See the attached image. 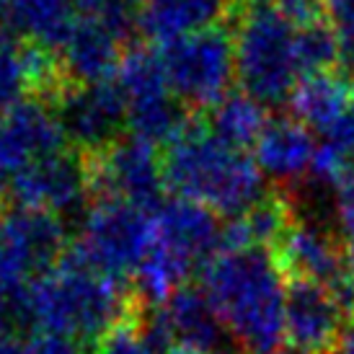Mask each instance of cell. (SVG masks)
Here are the masks:
<instances>
[{
  "label": "cell",
  "instance_id": "1",
  "mask_svg": "<svg viewBox=\"0 0 354 354\" xmlns=\"http://www.w3.org/2000/svg\"><path fill=\"white\" fill-rule=\"evenodd\" d=\"M199 290L246 354H272L285 339L287 279L266 248L217 251L199 272Z\"/></svg>",
  "mask_w": 354,
  "mask_h": 354
},
{
  "label": "cell",
  "instance_id": "2",
  "mask_svg": "<svg viewBox=\"0 0 354 354\" xmlns=\"http://www.w3.org/2000/svg\"><path fill=\"white\" fill-rule=\"evenodd\" d=\"M16 310L21 324L78 344H99L117 326L135 318L122 282L83 261L75 251L37 277L16 300Z\"/></svg>",
  "mask_w": 354,
  "mask_h": 354
},
{
  "label": "cell",
  "instance_id": "3",
  "mask_svg": "<svg viewBox=\"0 0 354 354\" xmlns=\"http://www.w3.org/2000/svg\"><path fill=\"white\" fill-rule=\"evenodd\" d=\"M163 171L166 187L176 197L199 202L227 220L248 212L266 194L254 156L227 145L202 122L187 124L168 142Z\"/></svg>",
  "mask_w": 354,
  "mask_h": 354
},
{
  "label": "cell",
  "instance_id": "4",
  "mask_svg": "<svg viewBox=\"0 0 354 354\" xmlns=\"http://www.w3.org/2000/svg\"><path fill=\"white\" fill-rule=\"evenodd\" d=\"M220 215L209 207L184 197L160 202L153 209V246L132 274L138 295L163 305L194 269H202L220 251Z\"/></svg>",
  "mask_w": 354,
  "mask_h": 354
},
{
  "label": "cell",
  "instance_id": "5",
  "mask_svg": "<svg viewBox=\"0 0 354 354\" xmlns=\"http://www.w3.org/2000/svg\"><path fill=\"white\" fill-rule=\"evenodd\" d=\"M295 37L297 26L279 10L277 0H238L233 47L241 91L264 106L290 101L303 78Z\"/></svg>",
  "mask_w": 354,
  "mask_h": 354
},
{
  "label": "cell",
  "instance_id": "6",
  "mask_svg": "<svg viewBox=\"0 0 354 354\" xmlns=\"http://www.w3.org/2000/svg\"><path fill=\"white\" fill-rule=\"evenodd\" d=\"M114 83L124 101L132 138L158 148L168 145L189 124L187 106L174 96L168 86L160 52L148 47L127 50L119 62Z\"/></svg>",
  "mask_w": 354,
  "mask_h": 354
},
{
  "label": "cell",
  "instance_id": "7",
  "mask_svg": "<svg viewBox=\"0 0 354 354\" xmlns=\"http://www.w3.org/2000/svg\"><path fill=\"white\" fill-rule=\"evenodd\" d=\"M153 246V209L101 197L83 215L75 254L111 279H129Z\"/></svg>",
  "mask_w": 354,
  "mask_h": 354
},
{
  "label": "cell",
  "instance_id": "8",
  "mask_svg": "<svg viewBox=\"0 0 354 354\" xmlns=\"http://www.w3.org/2000/svg\"><path fill=\"white\" fill-rule=\"evenodd\" d=\"M168 86L184 106L212 109L230 93L236 78V47L225 26L192 34L160 52Z\"/></svg>",
  "mask_w": 354,
  "mask_h": 354
},
{
  "label": "cell",
  "instance_id": "9",
  "mask_svg": "<svg viewBox=\"0 0 354 354\" xmlns=\"http://www.w3.org/2000/svg\"><path fill=\"white\" fill-rule=\"evenodd\" d=\"M65 225L47 212L21 209L0 217V300L16 303L21 292L62 259Z\"/></svg>",
  "mask_w": 354,
  "mask_h": 354
},
{
  "label": "cell",
  "instance_id": "10",
  "mask_svg": "<svg viewBox=\"0 0 354 354\" xmlns=\"http://www.w3.org/2000/svg\"><path fill=\"white\" fill-rule=\"evenodd\" d=\"M91 189L101 197L156 209L163 202L166 171L158 148L138 138H119L114 145L91 156Z\"/></svg>",
  "mask_w": 354,
  "mask_h": 354
},
{
  "label": "cell",
  "instance_id": "11",
  "mask_svg": "<svg viewBox=\"0 0 354 354\" xmlns=\"http://www.w3.org/2000/svg\"><path fill=\"white\" fill-rule=\"evenodd\" d=\"M156 354H166L171 346H187L197 354H215L223 344L225 328L199 287H181L158 305L156 313L140 324Z\"/></svg>",
  "mask_w": 354,
  "mask_h": 354
},
{
  "label": "cell",
  "instance_id": "12",
  "mask_svg": "<svg viewBox=\"0 0 354 354\" xmlns=\"http://www.w3.org/2000/svg\"><path fill=\"white\" fill-rule=\"evenodd\" d=\"M55 111L68 142L88 150L91 156L114 145L122 127H127L124 101L114 80L65 88L55 104Z\"/></svg>",
  "mask_w": 354,
  "mask_h": 354
},
{
  "label": "cell",
  "instance_id": "13",
  "mask_svg": "<svg viewBox=\"0 0 354 354\" xmlns=\"http://www.w3.org/2000/svg\"><path fill=\"white\" fill-rule=\"evenodd\" d=\"M65 148L68 138L55 106L39 99H26L0 117V181L8 184L21 171L65 153Z\"/></svg>",
  "mask_w": 354,
  "mask_h": 354
},
{
  "label": "cell",
  "instance_id": "14",
  "mask_svg": "<svg viewBox=\"0 0 354 354\" xmlns=\"http://www.w3.org/2000/svg\"><path fill=\"white\" fill-rule=\"evenodd\" d=\"M8 194L21 209L62 217L78 212L91 192L88 163L73 153H59L21 171L6 184Z\"/></svg>",
  "mask_w": 354,
  "mask_h": 354
},
{
  "label": "cell",
  "instance_id": "15",
  "mask_svg": "<svg viewBox=\"0 0 354 354\" xmlns=\"http://www.w3.org/2000/svg\"><path fill=\"white\" fill-rule=\"evenodd\" d=\"M349 305L336 290L308 279H287L285 336L308 354H328L349 321Z\"/></svg>",
  "mask_w": 354,
  "mask_h": 354
},
{
  "label": "cell",
  "instance_id": "16",
  "mask_svg": "<svg viewBox=\"0 0 354 354\" xmlns=\"http://www.w3.org/2000/svg\"><path fill=\"white\" fill-rule=\"evenodd\" d=\"M272 254L285 279H308L331 290L344 287V246L331 227L313 217L295 212V220Z\"/></svg>",
  "mask_w": 354,
  "mask_h": 354
},
{
  "label": "cell",
  "instance_id": "17",
  "mask_svg": "<svg viewBox=\"0 0 354 354\" xmlns=\"http://www.w3.org/2000/svg\"><path fill=\"white\" fill-rule=\"evenodd\" d=\"M127 34L109 26L104 21L78 16L70 34L59 47V70L75 86L114 80L119 62L124 57Z\"/></svg>",
  "mask_w": 354,
  "mask_h": 354
},
{
  "label": "cell",
  "instance_id": "18",
  "mask_svg": "<svg viewBox=\"0 0 354 354\" xmlns=\"http://www.w3.org/2000/svg\"><path fill=\"white\" fill-rule=\"evenodd\" d=\"M313 132L295 117H272L254 145V160L261 174L274 181L279 192L287 187H303L313 168Z\"/></svg>",
  "mask_w": 354,
  "mask_h": 354
},
{
  "label": "cell",
  "instance_id": "19",
  "mask_svg": "<svg viewBox=\"0 0 354 354\" xmlns=\"http://www.w3.org/2000/svg\"><path fill=\"white\" fill-rule=\"evenodd\" d=\"M227 13V0H140L135 26L148 41L168 47L192 34L223 26Z\"/></svg>",
  "mask_w": 354,
  "mask_h": 354
},
{
  "label": "cell",
  "instance_id": "20",
  "mask_svg": "<svg viewBox=\"0 0 354 354\" xmlns=\"http://www.w3.org/2000/svg\"><path fill=\"white\" fill-rule=\"evenodd\" d=\"M59 62L50 50L0 31V117L29 99V93L57 83Z\"/></svg>",
  "mask_w": 354,
  "mask_h": 354
},
{
  "label": "cell",
  "instance_id": "21",
  "mask_svg": "<svg viewBox=\"0 0 354 354\" xmlns=\"http://www.w3.org/2000/svg\"><path fill=\"white\" fill-rule=\"evenodd\" d=\"M75 19V0H0V31L50 52L62 47Z\"/></svg>",
  "mask_w": 354,
  "mask_h": 354
},
{
  "label": "cell",
  "instance_id": "22",
  "mask_svg": "<svg viewBox=\"0 0 354 354\" xmlns=\"http://www.w3.org/2000/svg\"><path fill=\"white\" fill-rule=\"evenodd\" d=\"M354 106V78L344 70H328L305 75L290 96V109L297 122H303L310 132L331 129L349 114Z\"/></svg>",
  "mask_w": 354,
  "mask_h": 354
},
{
  "label": "cell",
  "instance_id": "23",
  "mask_svg": "<svg viewBox=\"0 0 354 354\" xmlns=\"http://www.w3.org/2000/svg\"><path fill=\"white\" fill-rule=\"evenodd\" d=\"M266 122V106L254 96H248L246 91H230L225 99L217 106L209 109V129L220 140H225L227 145L238 150H248L256 145L259 135L264 132Z\"/></svg>",
  "mask_w": 354,
  "mask_h": 354
},
{
  "label": "cell",
  "instance_id": "24",
  "mask_svg": "<svg viewBox=\"0 0 354 354\" xmlns=\"http://www.w3.org/2000/svg\"><path fill=\"white\" fill-rule=\"evenodd\" d=\"M295 55L300 75H315V73H328L336 70V65L344 57L342 41L328 26L326 19H315L297 29L295 37Z\"/></svg>",
  "mask_w": 354,
  "mask_h": 354
},
{
  "label": "cell",
  "instance_id": "25",
  "mask_svg": "<svg viewBox=\"0 0 354 354\" xmlns=\"http://www.w3.org/2000/svg\"><path fill=\"white\" fill-rule=\"evenodd\" d=\"M96 354H156L135 318L117 326L106 339L96 344Z\"/></svg>",
  "mask_w": 354,
  "mask_h": 354
},
{
  "label": "cell",
  "instance_id": "26",
  "mask_svg": "<svg viewBox=\"0 0 354 354\" xmlns=\"http://www.w3.org/2000/svg\"><path fill=\"white\" fill-rule=\"evenodd\" d=\"M324 19L342 41L344 57H354V0H324Z\"/></svg>",
  "mask_w": 354,
  "mask_h": 354
},
{
  "label": "cell",
  "instance_id": "27",
  "mask_svg": "<svg viewBox=\"0 0 354 354\" xmlns=\"http://www.w3.org/2000/svg\"><path fill=\"white\" fill-rule=\"evenodd\" d=\"M334 212L339 230L346 241H354V171L346 174V178L334 192Z\"/></svg>",
  "mask_w": 354,
  "mask_h": 354
},
{
  "label": "cell",
  "instance_id": "28",
  "mask_svg": "<svg viewBox=\"0 0 354 354\" xmlns=\"http://www.w3.org/2000/svg\"><path fill=\"white\" fill-rule=\"evenodd\" d=\"M21 354H83V346L57 334H37L21 346Z\"/></svg>",
  "mask_w": 354,
  "mask_h": 354
},
{
  "label": "cell",
  "instance_id": "29",
  "mask_svg": "<svg viewBox=\"0 0 354 354\" xmlns=\"http://www.w3.org/2000/svg\"><path fill=\"white\" fill-rule=\"evenodd\" d=\"M326 142H331V145L346 158V163L354 168V106L349 109V114L326 135Z\"/></svg>",
  "mask_w": 354,
  "mask_h": 354
},
{
  "label": "cell",
  "instance_id": "30",
  "mask_svg": "<svg viewBox=\"0 0 354 354\" xmlns=\"http://www.w3.org/2000/svg\"><path fill=\"white\" fill-rule=\"evenodd\" d=\"M339 295L344 297L349 310L354 313V241H346L344 248V287L339 290Z\"/></svg>",
  "mask_w": 354,
  "mask_h": 354
},
{
  "label": "cell",
  "instance_id": "31",
  "mask_svg": "<svg viewBox=\"0 0 354 354\" xmlns=\"http://www.w3.org/2000/svg\"><path fill=\"white\" fill-rule=\"evenodd\" d=\"M328 354H354V313L349 315V321L344 324L342 334H339Z\"/></svg>",
  "mask_w": 354,
  "mask_h": 354
},
{
  "label": "cell",
  "instance_id": "32",
  "mask_svg": "<svg viewBox=\"0 0 354 354\" xmlns=\"http://www.w3.org/2000/svg\"><path fill=\"white\" fill-rule=\"evenodd\" d=\"M272 354H308V352H303V349H295V346H279L277 352H272Z\"/></svg>",
  "mask_w": 354,
  "mask_h": 354
},
{
  "label": "cell",
  "instance_id": "33",
  "mask_svg": "<svg viewBox=\"0 0 354 354\" xmlns=\"http://www.w3.org/2000/svg\"><path fill=\"white\" fill-rule=\"evenodd\" d=\"M166 354H197V352H192V349H187V346H171Z\"/></svg>",
  "mask_w": 354,
  "mask_h": 354
},
{
  "label": "cell",
  "instance_id": "34",
  "mask_svg": "<svg viewBox=\"0 0 354 354\" xmlns=\"http://www.w3.org/2000/svg\"><path fill=\"white\" fill-rule=\"evenodd\" d=\"M3 199H6V181H0V217H3Z\"/></svg>",
  "mask_w": 354,
  "mask_h": 354
},
{
  "label": "cell",
  "instance_id": "35",
  "mask_svg": "<svg viewBox=\"0 0 354 354\" xmlns=\"http://www.w3.org/2000/svg\"><path fill=\"white\" fill-rule=\"evenodd\" d=\"M127 3H132V6H135V3H138V0H127Z\"/></svg>",
  "mask_w": 354,
  "mask_h": 354
},
{
  "label": "cell",
  "instance_id": "36",
  "mask_svg": "<svg viewBox=\"0 0 354 354\" xmlns=\"http://www.w3.org/2000/svg\"><path fill=\"white\" fill-rule=\"evenodd\" d=\"M349 62H352V70H354V57H352V59H349Z\"/></svg>",
  "mask_w": 354,
  "mask_h": 354
},
{
  "label": "cell",
  "instance_id": "37",
  "mask_svg": "<svg viewBox=\"0 0 354 354\" xmlns=\"http://www.w3.org/2000/svg\"><path fill=\"white\" fill-rule=\"evenodd\" d=\"M236 3H238V0H236Z\"/></svg>",
  "mask_w": 354,
  "mask_h": 354
}]
</instances>
